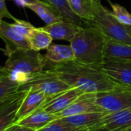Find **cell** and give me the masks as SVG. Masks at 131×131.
<instances>
[{"instance_id":"1","label":"cell","mask_w":131,"mask_h":131,"mask_svg":"<svg viewBox=\"0 0 131 131\" xmlns=\"http://www.w3.org/2000/svg\"><path fill=\"white\" fill-rule=\"evenodd\" d=\"M47 66L69 86L78 88L84 93H98L124 87L109 77L100 65L72 60L57 64L48 63Z\"/></svg>"},{"instance_id":"2","label":"cell","mask_w":131,"mask_h":131,"mask_svg":"<svg viewBox=\"0 0 131 131\" xmlns=\"http://www.w3.org/2000/svg\"><path fill=\"white\" fill-rule=\"evenodd\" d=\"M106 37L90 25L81 27L70 42L76 61L101 65L104 59Z\"/></svg>"},{"instance_id":"3","label":"cell","mask_w":131,"mask_h":131,"mask_svg":"<svg viewBox=\"0 0 131 131\" xmlns=\"http://www.w3.org/2000/svg\"><path fill=\"white\" fill-rule=\"evenodd\" d=\"M7 56L4 66L10 71L9 76L21 85L34 74L44 70L48 63L45 55L32 49H16Z\"/></svg>"},{"instance_id":"4","label":"cell","mask_w":131,"mask_h":131,"mask_svg":"<svg viewBox=\"0 0 131 131\" xmlns=\"http://www.w3.org/2000/svg\"><path fill=\"white\" fill-rule=\"evenodd\" d=\"M94 20L88 23V25L95 28L106 38L131 45V36L126 26L122 25L101 1H94Z\"/></svg>"},{"instance_id":"5","label":"cell","mask_w":131,"mask_h":131,"mask_svg":"<svg viewBox=\"0 0 131 131\" xmlns=\"http://www.w3.org/2000/svg\"><path fill=\"white\" fill-rule=\"evenodd\" d=\"M28 88L38 90L48 98H50L71 87L61 80L52 70L45 68L44 70L34 74L28 82L20 86L19 90Z\"/></svg>"},{"instance_id":"6","label":"cell","mask_w":131,"mask_h":131,"mask_svg":"<svg viewBox=\"0 0 131 131\" xmlns=\"http://www.w3.org/2000/svg\"><path fill=\"white\" fill-rule=\"evenodd\" d=\"M96 103L106 113L131 108V89L123 87L96 93Z\"/></svg>"},{"instance_id":"7","label":"cell","mask_w":131,"mask_h":131,"mask_svg":"<svg viewBox=\"0 0 131 131\" xmlns=\"http://www.w3.org/2000/svg\"><path fill=\"white\" fill-rule=\"evenodd\" d=\"M100 66L112 80L131 89V61L104 59Z\"/></svg>"},{"instance_id":"8","label":"cell","mask_w":131,"mask_h":131,"mask_svg":"<svg viewBox=\"0 0 131 131\" xmlns=\"http://www.w3.org/2000/svg\"><path fill=\"white\" fill-rule=\"evenodd\" d=\"M28 92V90H19L15 95L0 103V131L16 122L18 110Z\"/></svg>"},{"instance_id":"9","label":"cell","mask_w":131,"mask_h":131,"mask_svg":"<svg viewBox=\"0 0 131 131\" xmlns=\"http://www.w3.org/2000/svg\"><path fill=\"white\" fill-rule=\"evenodd\" d=\"M93 112L104 111L96 103V93H83L56 116L58 118H62Z\"/></svg>"},{"instance_id":"10","label":"cell","mask_w":131,"mask_h":131,"mask_svg":"<svg viewBox=\"0 0 131 131\" xmlns=\"http://www.w3.org/2000/svg\"><path fill=\"white\" fill-rule=\"evenodd\" d=\"M84 93L78 88L71 87L54 97L48 98L40 109L52 114H58Z\"/></svg>"},{"instance_id":"11","label":"cell","mask_w":131,"mask_h":131,"mask_svg":"<svg viewBox=\"0 0 131 131\" xmlns=\"http://www.w3.org/2000/svg\"><path fill=\"white\" fill-rule=\"evenodd\" d=\"M0 38L5 43L6 56L16 49H31L28 39L19 34L11 23L3 20L0 21Z\"/></svg>"},{"instance_id":"12","label":"cell","mask_w":131,"mask_h":131,"mask_svg":"<svg viewBox=\"0 0 131 131\" xmlns=\"http://www.w3.org/2000/svg\"><path fill=\"white\" fill-rule=\"evenodd\" d=\"M27 90L28 92L18 110L15 123L39 110L48 99L42 92L38 90L31 88Z\"/></svg>"},{"instance_id":"13","label":"cell","mask_w":131,"mask_h":131,"mask_svg":"<svg viewBox=\"0 0 131 131\" xmlns=\"http://www.w3.org/2000/svg\"><path fill=\"white\" fill-rule=\"evenodd\" d=\"M81 27L83 26H79L68 19H62L56 22L46 25L42 29L51 35L53 40H65L70 42Z\"/></svg>"},{"instance_id":"14","label":"cell","mask_w":131,"mask_h":131,"mask_svg":"<svg viewBox=\"0 0 131 131\" xmlns=\"http://www.w3.org/2000/svg\"><path fill=\"white\" fill-rule=\"evenodd\" d=\"M101 126L110 131H123L131 127V108L107 113Z\"/></svg>"},{"instance_id":"15","label":"cell","mask_w":131,"mask_h":131,"mask_svg":"<svg viewBox=\"0 0 131 131\" xmlns=\"http://www.w3.org/2000/svg\"><path fill=\"white\" fill-rule=\"evenodd\" d=\"M106 112H93L59 118L76 127H94L101 125Z\"/></svg>"},{"instance_id":"16","label":"cell","mask_w":131,"mask_h":131,"mask_svg":"<svg viewBox=\"0 0 131 131\" xmlns=\"http://www.w3.org/2000/svg\"><path fill=\"white\" fill-rule=\"evenodd\" d=\"M104 59L131 61V45L106 38Z\"/></svg>"},{"instance_id":"17","label":"cell","mask_w":131,"mask_h":131,"mask_svg":"<svg viewBox=\"0 0 131 131\" xmlns=\"http://www.w3.org/2000/svg\"><path fill=\"white\" fill-rule=\"evenodd\" d=\"M45 56L49 63L57 64L75 59L73 49L70 45L51 44L46 49Z\"/></svg>"},{"instance_id":"18","label":"cell","mask_w":131,"mask_h":131,"mask_svg":"<svg viewBox=\"0 0 131 131\" xmlns=\"http://www.w3.org/2000/svg\"><path fill=\"white\" fill-rule=\"evenodd\" d=\"M56 119H58V117L55 114H52L42 109H39L17 123L36 131L43 128Z\"/></svg>"},{"instance_id":"19","label":"cell","mask_w":131,"mask_h":131,"mask_svg":"<svg viewBox=\"0 0 131 131\" xmlns=\"http://www.w3.org/2000/svg\"><path fill=\"white\" fill-rule=\"evenodd\" d=\"M27 8H30L37 15H38V17L45 22L46 25H49L64 19L51 5L45 0H40L31 4Z\"/></svg>"},{"instance_id":"20","label":"cell","mask_w":131,"mask_h":131,"mask_svg":"<svg viewBox=\"0 0 131 131\" xmlns=\"http://www.w3.org/2000/svg\"><path fill=\"white\" fill-rule=\"evenodd\" d=\"M71 9L86 24L92 22L94 15V0H67Z\"/></svg>"},{"instance_id":"21","label":"cell","mask_w":131,"mask_h":131,"mask_svg":"<svg viewBox=\"0 0 131 131\" xmlns=\"http://www.w3.org/2000/svg\"><path fill=\"white\" fill-rule=\"evenodd\" d=\"M28 40L30 48L39 52L40 50L46 49L52 43L53 39L48 32L42 29V27H35L28 35Z\"/></svg>"},{"instance_id":"22","label":"cell","mask_w":131,"mask_h":131,"mask_svg":"<svg viewBox=\"0 0 131 131\" xmlns=\"http://www.w3.org/2000/svg\"><path fill=\"white\" fill-rule=\"evenodd\" d=\"M51 5L65 19H68L79 26H87L88 25L80 19L71 9L67 0H45Z\"/></svg>"},{"instance_id":"23","label":"cell","mask_w":131,"mask_h":131,"mask_svg":"<svg viewBox=\"0 0 131 131\" xmlns=\"http://www.w3.org/2000/svg\"><path fill=\"white\" fill-rule=\"evenodd\" d=\"M21 84L14 80L9 76H0V103L3 100L15 95L19 91Z\"/></svg>"},{"instance_id":"24","label":"cell","mask_w":131,"mask_h":131,"mask_svg":"<svg viewBox=\"0 0 131 131\" xmlns=\"http://www.w3.org/2000/svg\"><path fill=\"white\" fill-rule=\"evenodd\" d=\"M100 126H101V125H100ZM97 127H99V126H97ZM95 127H74V126L61 120V119L58 118V119L53 120L52 122H51L50 124H48V125H46L45 127H44L43 128H41L36 131H88L95 128Z\"/></svg>"},{"instance_id":"25","label":"cell","mask_w":131,"mask_h":131,"mask_svg":"<svg viewBox=\"0 0 131 131\" xmlns=\"http://www.w3.org/2000/svg\"><path fill=\"white\" fill-rule=\"evenodd\" d=\"M114 17L124 25H131V14L122 5L110 2Z\"/></svg>"},{"instance_id":"26","label":"cell","mask_w":131,"mask_h":131,"mask_svg":"<svg viewBox=\"0 0 131 131\" xmlns=\"http://www.w3.org/2000/svg\"><path fill=\"white\" fill-rule=\"evenodd\" d=\"M13 28L21 36L26 37L28 39V35L30 34V32L32 31V29L35 28V26L25 20H21V19H16L14 21V23L12 24Z\"/></svg>"},{"instance_id":"27","label":"cell","mask_w":131,"mask_h":131,"mask_svg":"<svg viewBox=\"0 0 131 131\" xmlns=\"http://www.w3.org/2000/svg\"><path fill=\"white\" fill-rule=\"evenodd\" d=\"M6 0H0V18L3 19V18H6V19H12V20H15L16 18H15L12 13H10V12L8 11L7 6H6Z\"/></svg>"},{"instance_id":"28","label":"cell","mask_w":131,"mask_h":131,"mask_svg":"<svg viewBox=\"0 0 131 131\" xmlns=\"http://www.w3.org/2000/svg\"><path fill=\"white\" fill-rule=\"evenodd\" d=\"M4 131H35L34 130L28 128L27 127L22 126L18 123H14L8 127H7Z\"/></svg>"},{"instance_id":"29","label":"cell","mask_w":131,"mask_h":131,"mask_svg":"<svg viewBox=\"0 0 131 131\" xmlns=\"http://www.w3.org/2000/svg\"><path fill=\"white\" fill-rule=\"evenodd\" d=\"M15 4L20 7H28L29 5L37 2L40 0H13Z\"/></svg>"},{"instance_id":"30","label":"cell","mask_w":131,"mask_h":131,"mask_svg":"<svg viewBox=\"0 0 131 131\" xmlns=\"http://www.w3.org/2000/svg\"><path fill=\"white\" fill-rule=\"evenodd\" d=\"M10 71L8 70L5 66H0V76H9Z\"/></svg>"},{"instance_id":"31","label":"cell","mask_w":131,"mask_h":131,"mask_svg":"<svg viewBox=\"0 0 131 131\" xmlns=\"http://www.w3.org/2000/svg\"><path fill=\"white\" fill-rule=\"evenodd\" d=\"M88 131H110V130H108L107 128L104 127L103 126H99V127H95V128H94V129H92V130H88Z\"/></svg>"},{"instance_id":"32","label":"cell","mask_w":131,"mask_h":131,"mask_svg":"<svg viewBox=\"0 0 131 131\" xmlns=\"http://www.w3.org/2000/svg\"><path fill=\"white\" fill-rule=\"evenodd\" d=\"M125 26H126V28H127V29L129 34L131 36V25H125Z\"/></svg>"},{"instance_id":"33","label":"cell","mask_w":131,"mask_h":131,"mask_svg":"<svg viewBox=\"0 0 131 131\" xmlns=\"http://www.w3.org/2000/svg\"><path fill=\"white\" fill-rule=\"evenodd\" d=\"M123 131H131V127L128 128V129H126V130H123Z\"/></svg>"},{"instance_id":"34","label":"cell","mask_w":131,"mask_h":131,"mask_svg":"<svg viewBox=\"0 0 131 131\" xmlns=\"http://www.w3.org/2000/svg\"><path fill=\"white\" fill-rule=\"evenodd\" d=\"M94 1H95V2H100V0H94Z\"/></svg>"},{"instance_id":"35","label":"cell","mask_w":131,"mask_h":131,"mask_svg":"<svg viewBox=\"0 0 131 131\" xmlns=\"http://www.w3.org/2000/svg\"><path fill=\"white\" fill-rule=\"evenodd\" d=\"M1 20H2V19H1V18H0V21H1Z\"/></svg>"},{"instance_id":"36","label":"cell","mask_w":131,"mask_h":131,"mask_svg":"<svg viewBox=\"0 0 131 131\" xmlns=\"http://www.w3.org/2000/svg\"></svg>"}]
</instances>
